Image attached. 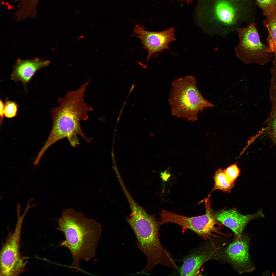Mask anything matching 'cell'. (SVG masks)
<instances>
[{
	"instance_id": "11",
	"label": "cell",
	"mask_w": 276,
	"mask_h": 276,
	"mask_svg": "<svg viewBox=\"0 0 276 276\" xmlns=\"http://www.w3.org/2000/svg\"><path fill=\"white\" fill-rule=\"evenodd\" d=\"M213 214L217 221L231 230L235 236L241 234L251 220L264 217L261 209L254 214L246 215L240 214L235 209L222 210L213 212Z\"/></svg>"
},
{
	"instance_id": "4",
	"label": "cell",
	"mask_w": 276,
	"mask_h": 276,
	"mask_svg": "<svg viewBox=\"0 0 276 276\" xmlns=\"http://www.w3.org/2000/svg\"><path fill=\"white\" fill-rule=\"evenodd\" d=\"M247 0H206L202 26L209 34L225 36L247 20Z\"/></svg>"
},
{
	"instance_id": "10",
	"label": "cell",
	"mask_w": 276,
	"mask_h": 276,
	"mask_svg": "<svg viewBox=\"0 0 276 276\" xmlns=\"http://www.w3.org/2000/svg\"><path fill=\"white\" fill-rule=\"evenodd\" d=\"M134 33L143 45L144 49L148 51L146 61L150 60L153 54L161 53L165 50H170L169 47L171 42L176 40L174 28H171L159 31H151L144 29L143 27L136 25Z\"/></svg>"
},
{
	"instance_id": "8",
	"label": "cell",
	"mask_w": 276,
	"mask_h": 276,
	"mask_svg": "<svg viewBox=\"0 0 276 276\" xmlns=\"http://www.w3.org/2000/svg\"><path fill=\"white\" fill-rule=\"evenodd\" d=\"M203 201H205V213L201 216L188 217L163 210L159 213L161 225L167 223H174L192 231L204 239L215 236L214 233L219 234V228L223 224L214 216L209 197Z\"/></svg>"
},
{
	"instance_id": "19",
	"label": "cell",
	"mask_w": 276,
	"mask_h": 276,
	"mask_svg": "<svg viewBox=\"0 0 276 276\" xmlns=\"http://www.w3.org/2000/svg\"><path fill=\"white\" fill-rule=\"evenodd\" d=\"M18 106L15 102L6 100L5 105V117L8 118H12L16 117L18 111Z\"/></svg>"
},
{
	"instance_id": "17",
	"label": "cell",
	"mask_w": 276,
	"mask_h": 276,
	"mask_svg": "<svg viewBox=\"0 0 276 276\" xmlns=\"http://www.w3.org/2000/svg\"><path fill=\"white\" fill-rule=\"evenodd\" d=\"M273 66L271 71V77L270 86V98L271 101L276 103V54L274 55Z\"/></svg>"
},
{
	"instance_id": "12",
	"label": "cell",
	"mask_w": 276,
	"mask_h": 276,
	"mask_svg": "<svg viewBox=\"0 0 276 276\" xmlns=\"http://www.w3.org/2000/svg\"><path fill=\"white\" fill-rule=\"evenodd\" d=\"M50 63L49 61L38 57L25 60L18 58L14 65L11 79L24 83H28L37 71L48 66Z\"/></svg>"
},
{
	"instance_id": "6",
	"label": "cell",
	"mask_w": 276,
	"mask_h": 276,
	"mask_svg": "<svg viewBox=\"0 0 276 276\" xmlns=\"http://www.w3.org/2000/svg\"><path fill=\"white\" fill-rule=\"evenodd\" d=\"M17 210V221L13 232L8 231L6 240L3 245L0 255L1 276L19 275L25 271L29 257L22 255L20 252V243L22 222L27 212L20 216Z\"/></svg>"
},
{
	"instance_id": "22",
	"label": "cell",
	"mask_w": 276,
	"mask_h": 276,
	"mask_svg": "<svg viewBox=\"0 0 276 276\" xmlns=\"http://www.w3.org/2000/svg\"><path fill=\"white\" fill-rule=\"evenodd\" d=\"M193 0H179V1H183V2H186L187 3V4H189V3H190V2H191V1H193ZM199 0V1H200V0Z\"/></svg>"
},
{
	"instance_id": "7",
	"label": "cell",
	"mask_w": 276,
	"mask_h": 276,
	"mask_svg": "<svg viewBox=\"0 0 276 276\" xmlns=\"http://www.w3.org/2000/svg\"><path fill=\"white\" fill-rule=\"evenodd\" d=\"M239 42L235 49L236 56L247 64L263 65L273 56L268 46L262 43L254 22L247 26L238 28L236 31Z\"/></svg>"
},
{
	"instance_id": "18",
	"label": "cell",
	"mask_w": 276,
	"mask_h": 276,
	"mask_svg": "<svg viewBox=\"0 0 276 276\" xmlns=\"http://www.w3.org/2000/svg\"><path fill=\"white\" fill-rule=\"evenodd\" d=\"M257 5L262 10L265 16L276 10V0H256Z\"/></svg>"
},
{
	"instance_id": "5",
	"label": "cell",
	"mask_w": 276,
	"mask_h": 276,
	"mask_svg": "<svg viewBox=\"0 0 276 276\" xmlns=\"http://www.w3.org/2000/svg\"><path fill=\"white\" fill-rule=\"evenodd\" d=\"M197 84L195 79L190 75L175 79L172 82L168 101L172 116L194 121L198 119L199 112L213 106L204 98Z\"/></svg>"
},
{
	"instance_id": "9",
	"label": "cell",
	"mask_w": 276,
	"mask_h": 276,
	"mask_svg": "<svg viewBox=\"0 0 276 276\" xmlns=\"http://www.w3.org/2000/svg\"><path fill=\"white\" fill-rule=\"evenodd\" d=\"M250 242L247 235L235 236L225 251V258L240 274L249 273L255 269L249 253Z\"/></svg>"
},
{
	"instance_id": "2",
	"label": "cell",
	"mask_w": 276,
	"mask_h": 276,
	"mask_svg": "<svg viewBox=\"0 0 276 276\" xmlns=\"http://www.w3.org/2000/svg\"><path fill=\"white\" fill-rule=\"evenodd\" d=\"M57 221V229L64 233L65 238L60 246L67 248L72 256L70 270L78 272L80 270L81 260L88 261L95 256L101 234V226L72 209L64 210Z\"/></svg>"
},
{
	"instance_id": "1",
	"label": "cell",
	"mask_w": 276,
	"mask_h": 276,
	"mask_svg": "<svg viewBox=\"0 0 276 276\" xmlns=\"http://www.w3.org/2000/svg\"><path fill=\"white\" fill-rule=\"evenodd\" d=\"M89 84L88 82L85 83L78 89L68 91L63 98L57 100L59 106L51 110L53 126L47 140L40 150L41 153H44L51 146L65 138L73 147L79 144L77 135L87 142H91L92 139L85 135L80 124L81 120L88 118L87 112L93 110L84 100Z\"/></svg>"
},
{
	"instance_id": "15",
	"label": "cell",
	"mask_w": 276,
	"mask_h": 276,
	"mask_svg": "<svg viewBox=\"0 0 276 276\" xmlns=\"http://www.w3.org/2000/svg\"><path fill=\"white\" fill-rule=\"evenodd\" d=\"M215 184L212 192L219 190L229 193L234 187L235 182L229 180L226 176L223 169L219 168L215 172L213 177Z\"/></svg>"
},
{
	"instance_id": "3",
	"label": "cell",
	"mask_w": 276,
	"mask_h": 276,
	"mask_svg": "<svg viewBox=\"0 0 276 276\" xmlns=\"http://www.w3.org/2000/svg\"><path fill=\"white\" fill-rule=\"evenodd\" d=\"M128 201L131 213L130 217H126V219L136 235L137 245L148 261L141 272H148L158 264L177 268L171 254L163 247L160 242L159 235L160 221L154 216L149 214L132 197Z\"/></svg>"
},
{
	"instance_id": "16",
	"label": "cell",
	"mask_w": 276,
	"mask_h": 276,
	"mask_svg": "<svg viewBox=\"0 0 276 276\" xmlns=\"http://www.w3.org/2000/svg\"><path fill=\"white\" fill-rule=\"evenodd\" d=\"M272 108L268 118L264 122L268 136L276 146V103L271 101Z\"/></svg>"
},
{
	"instance_id": "20",
	"label": "cell",
	"mask_w": 276,
	"mask_h": 276,
	"mask_svg": "<svg viewBox=\"0 0 276 276\" xmlns=\"http://www.w3.org/2000/svg\"><path fill=\"white\" fill-rule=\"evenodd\" d=\"M224 173L228 179L231 181L235 182L239 175L240 169L236 164L231 165L224 170Z\"/></svg>"
},
{
	"instance_id": "14",
	"label": "cell",
	"mask_w": 276,
	"mask_h": 276,
	"mask_svg": "<svg viewBox=\"0 0 276 276\" xmlns=\"http://www.w3.org/2000/svg\"><path fill=\"white\" fill-rule=\"evenodd\" d=\"M263 21L268 31L267 41L270 52L276 54V10L266 16Z\"/></svg>"
},
{
	"instance_id": "13",
	"label": "cell",
	"mask_w": 276,
	"mask_h": 276,
	"mask_svg": "<svg viewBox=\"0 0 276 276\" xmlns=\"http://www.w3.org/2000/svg\"><path fill=\"white\" fill-rule=\"evenodd\" d=\"M211 251L204 247L195 250L186 257L179 268V274L182 276H194L197 274L199 268L211 258Z\"/></svg>"
},
{
	"instance_id": "21",
	"label": "cell",
	"mask_w": 276,
	"mask_h": 276,
	"mask_svg": "<svg viewBox=\"0 0 276 276\" xmlns=\"http://www.w3.org/2000/svg\"><path fill=\"white\" fill-rule=\"evenodd\" d=\"M0 117L1 118L0 123L2 122L4 116V109L5 105L2 100H0Z\"/></svg>"
}]
</instances>
